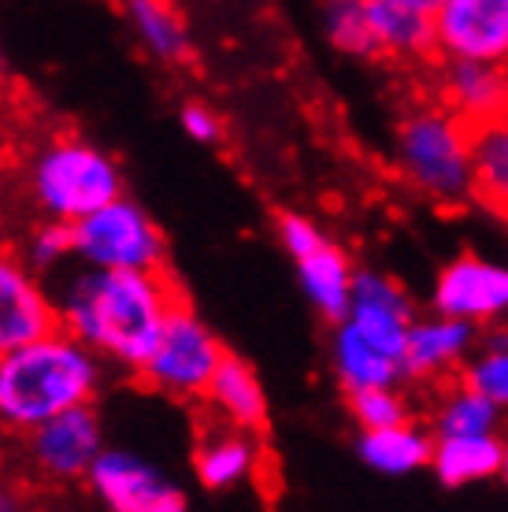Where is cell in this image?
Listing matches in <instances>:
<instances>
[{"mask_svg": "<svg viewBox=\"0 0 508 512\" xmlns=\"http://www.w3.org/2000/svg\"><path fill=\"white\" fill-rule=\"evenodd\" d=\"M323 34L345 56H379L368 0H323Z\"/></svg>", "mask_w": 508, "mask_h": 512, "instance_id": "cell-24", "label": "cell"}, {"mask_svg": "<svg viewBox=\"0 0 508 512\" xmlns=\"http://www.w3.org/2000/svg\"><path fill=\"white\" fill-rule=\"evenodd\" d=\"M434 312L464 320L471 327L508 316V264L486 256H457L434 279Z\"/></svg>", "mask_w": 508, "mask_h": 512, "instance_id": "cell-11", "label": "cell"}, {"mask_svg": "<svg viewBox=\"0 0 508 512\" xmlns=\"http://www.w3.org/2000/svg\"><path fill=\"white\" fill-rule=\"evenodd\" d=\"M501 479H505V487H508V435H505V461H501Z\"/></svg>", "mask_w": 508, "mask_h": 512, "instance_id": "cell-31", "label": "cell"}, {"mask_svg": "<svg viewBox=\"0 0 508 512\" xmlns=\"http://www.w3.org/2000/svg\"><path fill=\"white\" fill-rule=\"evenodd\" d=\"M360 461L382 475H412L420 468H431L434 461V435L416 427L412 420L394 423V427H375L360 431L356 442Z\"/></svg>", "mask_w": 508, "mask_h": 512, "instance_id": "cell-19", "label": "cell"}, {"mask_svg": "<svg viewBox=\"0 0 508 512\" xmlns=\"http://www.w3.org/2000/svg\"><path fill=\"white\" fill-rule=\"evenodd\" d=\"M349 409L360 431H375V427H394L408 420V401L397 386H379V390H360L349 394Z\"/></svg>", "mask_w": 508, "mask_h": 512, "instance_id": "cell-27", "label": "cell"}, {"mask_svg": "<svg viewBox=\"0 0 508 512\" xmlns=\"http://www.w3.org/2000/svg\"><path fill=\"white\" fill-rule=\"evenodd\" d=\"M434 86H438V104L464 119L471 130L505 116V67L442 60Z\"/></svg>", "mask_w": 508, "mask_h": 512, "instance_id": "cell-13", "label": "cell"}, {"mask_svg": "<svg viewBox=\"0 0 508 512\" xmlns=\"http://www.w3.org/2000/svg\"><path fill=\"white\" fill-rule=\"evenodd\" d=\"M471 179L475 197L508 216V116L471 130Z\"/></svg>", "mask_w": 508, "mask_h": 512, "instance_id": "cell-21", "label": "cell"}, {"mask_svg": "<svg viewBox=\"0 0 508 512\" xmlns=\"http://www.w3.org/2000/svg\"><path fill=\"white\" fill-rule=\"evenodd\" d=\"M412 4H420V8H431V12L438 8V0H412Z\"/></svg>", "mask_w": 508, "mask_h": 512, "instance_id": "cell-33", "label": "cell"}, {"mask_svg": "<svg viewBox=\"0 0 508 512\" xmlns=\"http://www.w3.org/2000/svg\"><path fill=\"white\" fill-rule=\"evenodd\" d=\"M434 52L442 60L508 64V0H438Z\"/></svg>", "mask_w": 508, "mask_h": 512, "instance_id": "cell-9", "label": "cell"}, {"mask_svg": "<svg viewBox=\"0 0 508 512\" xmlns=\"http://www.w3.org/2000/svg\"><path fill=\"white\" fill-rule=\"evenodd\" d=\"M101 383L104 360L64 327L8 349L0 353V431L34 435L41 423L93 405Z\"/></svg>", "mask_w": 508, "mask_h": 512, "instance_id": "cell-2", "label": "cell"}, {"mask_svg": "<svg viewBox=\"0 0 508 512\" xmlns=\"http://www.w3.org/2000/svg\"><path fill=\"white\" fill-rule=\"evenodd\" d=\"M379 56L423 60L434 52V12L412 0H368Z\"/></svg>", "mask_w": 508, "mask_h": 512, "instance_id": "cell-18", "label": "cell"}, {"mask_svg": "<svg viewBox=\"0 0 508 512\" xmlns=\"http://www.w3.org/2000/svg\"><path fill=\"white\" fill-rule=\"evenodd\" d=\"M0 512H30V509H26V501H23L19 490L0 483Z\"/></svg>", "mask_w": 508, "mask_h": 512, "instance_id": "cell-30", "label": "cell"}, {"mask_svg": "<svg viewBox=\"0 0 508 512\" xmlns=\"http://www.w3.org/2000/svg\"><path fill=\"white\" fill-rule=\"evenodd\" d=\"M297 264V279H301V290L312 301L323 320H342L349 305H353V286H356V271L349 264V256L323 238L316 249H308L305 256L293 260Z\"/></svg>", "mask_w": 508, "mask_h": 512, "instance_id": "cell-17", "label": "cell"}, {"mask_svg": "<svg viewBox=\"0 0 508 512\" xmlns=\"http://www.w3.org/2000/svg\"><path fill=\"white\" fill-rule=\"evenodd\" d=\"M505 461V438L501 435H460V438H434V475L442 487H468L501 475Z\"/></svg>", "mask_w": 508, "mask_h": 512, "instance_id": "cell-20", "label": "cell"}, {"mask_svg": "<svg viewBox=\"0 0 508 512\" xmlns=\"http://www.w3.org/2000/svg\"><path fill=\"white\" fill-rule=\"evenodd\" d=\"M86 487L104 512H190L175 479L134 449H104L89 468Z\"/></svg>", "mask_w": 508, "mask_h": 512, "instance_id": "cell-8", "label": "cell"}, {"mask_svg": "<svg viewBox=\"0 0 508 512\" xmlns=\"http://www.w3.org/2000/svg\"><path fill=\"white\" fill-rule=\"evenodd\" d=\"M71 231H75V260L82 268L164 271V231L127 193L115 197L112 205L97 208L93 216L78 219Z\"/></svg>", "mask_w": 508, "mask_h": 512, "instance_id": "cell-7", "label": "cell"}, {"mask_svg": "<svg viewBox=\"0 0 508 512\" xmlns=\"http://www.w3.org/2000/svg\"><path fill=\"white\" fill-rule=\"evenodd\" d=\"M56 327L60 308L41 275L26 264L19 249L0 245V353L52 334Z\"/></svg>", "mask_w": 508, "mask_h": 512, "instance_id": "cell-12", "label": "cell"}, {"mask_svg": "<svg viewBox=\"0 0 508 512\" xmlns=\"http://www.w3.org/2000/svg\"><path fill=\"white\" fill-rule=\"evenodd\" d=\"M19 253H23V260L38 271V275H49V271H56L64 260L75 256V231H71V223L41 219L38 227L26 234V242Z\"/></svg>", "mask_w": 508, "mask_h": 512, "instance_id": "cell-26", "label": "cell"}, {"mask_svg": "<svg viewBox=\"0 0 508 512\" xmlns=\"http://www.w3.org/2000/svg\"><path fill=\"white\" fill-rule=\"evenodd\" d=\"M182 290L167 271H101L82 268L60 286V327L89 346L104 364L141 372L156 349Z\"/></svg>", "mask_w": 508, "mask_h": 512, "instance_id": "cell-1", "label": "cell"}, {"mask_svg": "<svg viewBox=\"0 0 508 512\" xmlns=\"http://www.w3.org/2000/svg\"><path fill=\"white\" fill-rule=\"evenodd\" d=\"M104 449V423L93 405H78L26 435L30 464L52 483H86Z\"/></svg>", "mask_w": 508, "mask_h": 512, "instance_id": "cell-10", "label": "cell"}, {"mask_svg": "<svg viewBox=\"0 0 508 512\" xmlns=\"http://www.w3.org/2000/svg\"><path fill=\"white\" fill-rule=\"evenodd\" d=\"M397 167L416 193L438 205L475 197L471 179V127L442 104H423L397 127Z\"/></svg>", "mask_w": 508, "mask_h": 512, "instance_id": "cell-5", "label": "cell"}, {"mask_svg": "<svg viewBox=\"0 0 508 512\" xmlns=\"http://www.w3.org/2000/svg\"><path fill=\"white\" fill-rule=\"evenodd\" d=\"M178 123H182V130H186V138L197 141V145H216V141L223 138V123H219V116L201 101L182 104Z\"/></svg>", "mask_w": 508, "mask_h": 512, "instance_id": "cell-29", "label": "cell"}, {"mask_svg": "<svg viewBox=\"0 0 508 512\" xmlns=\"http://www.w3.org/2000/svg\"><path fill=\"white\" fill-rule=\"evenodd\" d=\"M464 386L508 412V334H494L464 364Z\"/></svg>", "mask_w": 508, "mask_h": 512, "instance_id": "cell-25", "label": "cell"}, {"mask_svg": "<svg viewBox=\"0 0 508 512\" xmlns=\"http://www.w3.org/2000/svg\"><path fill=\"white\" fill-rule=\"evenodd\" d=\"M260 468V446L253 431L238 427H216L201 435L193 449V472L204 490H234L249 483Z\"/></svg>", "mask_w": 508, "mask_h": 512, "instance_id": "cell-15", "label": "cell"}, {"mask_svg": "<svg viewBox=\"0 0 508 512\" xmlns=\"http://www.w3.org/2000/svg\"><path fill=\"white\" fill-rule=\"evenodd\" d=\"M8 78V56H4V49H0V82Z\"/></svg>", "mask_w": 508, "mask_h": 512, "instance_id": "cell-32", "label": "cell"}, {"mask_svg": "<svg viewBox=\"0 0 508 512\" xmlns=\"http://www.w3.org/2000/svg\"><path fill=\"white\" fill-rule=\"evenodd\" d=\"M26 193L45 219L71 223L123 197V171L115 156L78 134H56L34 149L26 164Z\"/></svg>", "mask_w": 508, "mask_h": 512, "instance_id": "cell-4", "label": "cell"}, {"mask_svg": "<svg viewBox=\"0 0 508 512\" xmlns=\"http://www.w3.org/2000/svg\"><path fill=\"white\" fill-rule=\"evenodd\" d=\"M208 409L216 412L219 420L227 423V427H238V431H260L267 423V394H264V383H260V375L249 360L234 357L227 353L223 364H219V372L212 375V383H208Z\"/></svg>", "mask_w": 508, "mask_h": 512, "instance_id": "cell-16", "label": "cell"}, {"mask_svg": "<svg viewBox=\"0 0 508 512\" xmlns=\"http://www.w3.org/2000/svg\"><path fill=\"white\" fill-rule=\"evenodd\" d=\"M123 8H127L130 26H134V34L149 56H156L160 64L186 60L190 38H186L182 15L171 0H123Z\"/></svg>", "mask_w": 508, "mask_h": 512, "instance_id": "cell-22", "label": "cell"}, {"mask_svg": "<svg viewBox=\"0 0 508 512\" xmlns=\"http://www.w3.org/2000/svg\"><path fill=\"white\" fill-rule=\"evenodd\" d=\"M475 353V327L453 316H423L412 323L405 349V372L408 379H442L468 364Z\"/></svg>", "mask_w": 508, "mask_h": 512, "instance_id": "cell-14", "label": "cell"}, {"mask_svg": "<svg viewBox=\"0 0 508 512\" xmlns=\"http://www.w3.org/2000/svg\"><path fill=\"white\" fill-rule=\"evenodd\" d=\"M416 312L408 294L382 271H356L353 305L334 323L331 364L345 394L408 379L405 349Z\"/></svg>", "mask_w": 508, "mask_h": 512, "instance_id": "cell-3", "label": "cell"}, {"mask_svg": "<svg viewBox=\"0 0 508 512\" xmlns=\"http://www.w3.org/2000/svg\"><path fill=\"white\" fill-rule=\"evenodd\" d=\"M505 116H508V64H505Z\"/></svg>", "mask_w": 508, "mask_h": 512, "instance_id": "cell-34", "label": "cell"}, {"mask_svg": "<svg viewBox=\"0 0 508 512\" xmlns=\"http://www.w3.org/2000/svg\"><path fill=\"white\" fill-rule=\"evenodd\" d=\"M227 357L216 331L193 312V305L182 297L164 323V334L149 360L141 364L138 379L149 390L175 401H204L212 375Z\"/></svg>", "mask_w": 508, "mask_h": 512, "instance_id": "cell-6", "label": "cell"}, {"mask_svg": "<svg viewBox=\"0 0 508 512\" xmlns=\"http://www.w3.org/2000/svg\"><path fill=\"white\" fill-rule=\"evenodd\" d=\"M505 412L471 386H453L434 409V438H460V435H497Z\"/></svg>", "mask_w": 508, "mask_h": 512, "instance_id": "cell-23", "label": "cell"}, {"mask_svg": "<svg viewBox=\"0 0 508 512\" xmlns=\"http://www.w3.org/2000/svg\"><path fill=\"white\" fill-rule=\"evenodd\" d=\"M323 238H327V234L319 231L308 216H297V212H286V216H279V245L290 253V260L305 256L308 249H316Z\"/></svg>", "mask_w": 508, "mask_h": 512, "instance_id": "cell-28", "label": "cell"}]
</instances>
